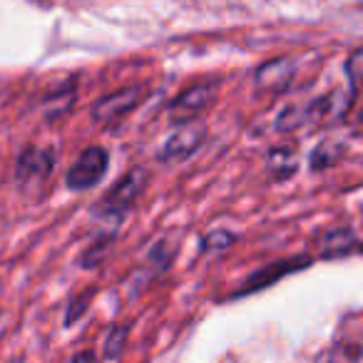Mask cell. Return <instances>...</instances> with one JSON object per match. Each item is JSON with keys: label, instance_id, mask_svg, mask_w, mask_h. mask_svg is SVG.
I'll list each match as a JSON object with an SVG mask.
<instances>
[{"label": "cell", "instance_id": "cell-7", "mask_svg": "<svg viewBox=\"0 0 363 363\" xmlns=\"http://www.w3.org/2000/svg\"><path fill=\"white\" fill-rule=\"evenodd\" d=\"M358 252V239L351 229H336L323 239V254L326 257H348Z\"/></svg>", "mask_w": 363, "mask_h": 363}, {"label": "cell", "instance_id": "cell-6", "mask_svg": "<svg viewBox=\"0 0 363 363\" xmlns=\"http://www.w3.org/2000/svg\"><path fill=\"white\" fill-rule=\"evenodd\" d=\"M52 172V152L40 147H28L18 162V182L23 184H43Z\"/></svg>", "mask_w": 363, "mask_h": 363}, {"label": "cell", "instance_id": "cell-9", "mask_svg": "<svg viewBox=\"0 0 363 363\" xmlns=\"http://www.w3.org/2000/svg\"><path fill=\"white\" fill-rule=\"evenodd\" d=\"M72 363H95V356H92L90 351H87V353H80V356H77Z\"/></svg>", "mask_w": 363, "mask_h": 363}, {"label": "cell", "instance_id": "cell-3", "mask_svg": "<svg viewBox=\"0 0 363 363\" xmlns=\"http://www.w3.org/2000/svg\"><path fill=\"white\" fill-rule=\"evenodd\" d=\"M204 125L197 120H189V122H179L177 132L164 142V147L160 150V160L164 162H174V160H187L204 140Z\"/></svg>", "mask_w": 363, "mask_h": 363}, {"label": "cell", "instance_id": "cell-2", "mask_svg": "<svg viewBox=\"0 0 363 363\" xmlns=\"http://www.w3.org/2000/svg\"><path fill=\"white\" fill-rule=\"evenodd\" d=\"M145 97H147V85H132V87H125V90H117V92H112V95L95 102L92 117H95L97 122H102V125H110V122L120 120L127 112L135 110Z\"/></svg>", "mask_w": 363, "mask_h": 363}, {"label": "cell", "instance_id": "cell-1", "mask_svg": "<svg viewBox=\"0 0 363 363\" xmlns=\"http://www.w3.org/2000/svg\"><path fill=\"white\" fill-rule=\"evenodd\" d=\"M107 172V152L102 147H87L67 172V187L72 192L95 187Z\"/></svg>", "mask_w": 363, "mask_h": 363}, {"label": "cell", "instance_id": "cell-5", "mask_svg": "<svg viewBox=\"0 0 363 363\" xmlns=\"http://www.w3.org/2000/svg\"><path fill=\"white\" fill-rule=\"evenodd\" d=\"M214 95H217V85H194L187 92H182L174 102L169 105V117L179 125V122H189L212 105Z\"/></svg>", "mask_w": 363, "mask_h": 363}, {"label": "cell", "instance_id": "cell-4", "mask_svg": "<svg viewBox=\"0 0 363 363\" xmlns=\"http://www.w3.org/2000/svg\"><path fill=\"white\" fill-rule=\"evenodd\" d=\"M142 184H145V172L142 169H135L130 172L127 177H122L120 184L110 189L105 199L100 204V212H105V217H115V219H122L125 212L132 207L135 197L142 192Z\"/></svg>", "mask_w": 363, "mask_h": 363}, {"label": "cell", "instance_id": "cell-8", "mask_svg": "<svg viewBox=\"0 0 363 363\" xmlns=\"http://www.w3.org/2000/svg\"><path fill=\"white\" fill-rule=\"evenodd\" d=\"M125 336V331H122V328H115V331H112V336H110V348H107V356L110 358H115L117 353H120V346H122V341L120 338Z\"/></svg>", "mask_w": 363, "mask_h": 363}]
</instances>
